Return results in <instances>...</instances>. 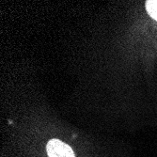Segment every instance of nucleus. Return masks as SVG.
Wrapping results in <instances>:
<instances>
[{"instance_id": "nucleus-1", "label": "nucleus", "mask_w": 157, "mask_h": 157, "mask_svg": "<svg viewBox=\"0 0 157 157\" xmlns=\"http://www.w3.org/2000/svg\"><path fill=\"white\" fill-rule=\"evenodd\" d=\"M46 151L49 157H75L70 146L59 139H52L46 146Z\"/></svg>"}, {"instance_id": "nucleus-2", "label": "nucleus", "mask_w": 157, "mask_h": 157, "mask_svg": "<svg viewBox=\"0 0 157 157\" xmlns=\"http://www.w3.org/2000/svg\"><path fill=\"white\" fill-rule=\"evenodd\" d=\"M146 9L150 16L157 21V0H150L146 2Z\"/></svg>"}]
</instances>
